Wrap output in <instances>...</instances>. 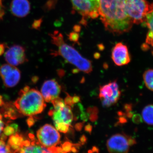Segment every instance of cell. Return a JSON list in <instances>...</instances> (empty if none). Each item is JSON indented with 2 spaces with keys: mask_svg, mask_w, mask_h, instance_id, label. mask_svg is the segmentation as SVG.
I'll use <instances>...</instances> for the list:
<instances>
[{
  "mask_svg": "<svg viewBox=\"0 0 153 153\" xmlns=\"http://www.w3.org/2000/svg\"><path fill=\"white\" fill-rule=\"evenodd\" d=\"M5 46L3 44H0V56L3 55L4 52Z\"/></svg>",
  "mask_w": 153,
  "mask_h": 153,
  "instance_id": "29",
  "label": "cell"
},
{
  "mask_svg": "<svg viewBox=\"0 0 153 153\" xmlns=\"http://www.w3.org/2000/svg\"><path fill=\"white\" fill-rule=\"evenodd\" d=\"M69 38L71 41L76 42L78 41V38H79L78 34L75 33H72L70 34Z\"/></svg>",
  "mask_w": 153,
  "mask_h": 153,
  "instance_id": "25",
  "label": "cell"
},
{
  "mask_svg": "<svg viewBox=\"0 0 153 153\" xmlns=\"http://www.w3.org/2000/svg\"><path fill=\"white\" fill-rule=\"evenodd\" d=\"M4 57L8 63L13 66H18L27 60L25 48L20 45H13L9 48Z\"/></svg>",
  "mask_w": 153,
  "mask_h": 153,
  "instance_id": "11",
  "label": "cell"
},
{
  "mask_svg": "<svg viewBox=\"0 0 153 153\" xmlns=\"http://www.w3.org/2000/svg\"><path fill=\"white\" fill-rule=\"evenodd\" d=\"M85 130L87 131H88L91 132V126H86V128H85Z\"/></svg>",
  "mask_w": 153,
  "mask_h": 153,
  "instance_id": "31",
  "label": "cell"
},
{
  "mask_svg": "<svg viewBox=\"0 0 153 153\" xmlns=\"http://www.w3.org/2000/svg\"><path fill=\"white\" fill-rule=\"evenodd\" d=\"M145 22L146 24L149 31L146 38L145 47L144 48H151L153 49V10L146 15Z\"/></svg>",
  "mask_w": 153,
  "mask_h": 153,
  "instance_id": "16",
  "label": "cell"
},
{
  "mask_svg": "<svg viewBox=\"0 0 153 153\" xmlns=\"http://www.w3.org/2000/svg\"><path fill=\"white\" fill-rule=\"evenodd\" d=\"M73 8L82 17L95 19L99 16L100 0H71Z\"/></svg>",
  "mask_w": 153,
  "mask_h": 153,
  "instance_id": "9",
  "label": "cell"
},
{
  "mask_svg": "<svg viewBox=\"0 0 153 153\" xmlns=\"http://www.w3.org/2000/svg\"><path fill=\"white\" fill-rule=\"evenodd\" d=\"M10 10L15 16L19 18L26 17L30 12V3L28 0H13Z\"/></svg>",
  "mask_w": 153,
  "mask_h": 153,
  "instance_id": "14",
  "label": "cell"
},
{
  "mask_svg": "<svg viewBox=\"0 0 153 153\" xmlns=\"http://www.w3.org/2000/svg\"><path fill=\"white\" fill-rule=\"evenodd\" d=\"M72 145L71 143L66 142L63 145V149L66 152H70L71 150Z\"/></svg>",
  "mask_w": 153,
  "mask_h": 153,
  "instance_id": "23",
  "label": "cell"
},
{
  "mask_svg": "<svg viewBox=\"0 0 153 153\" xmlns=\"http://www.w3.org/2000/svg\"><path fill=\"white\" fill-rule=\"evenodd\" d=\"M14 105V104H13ZM2 108L3 114L5 117H8L10 119L14 120L17 118V114L16 108L15 105H11L10 104L4 105Z\"/></svg>",
  "mask_w": 153,
  "mask_h": 153,
  "instance_id": "19",
  "label": "cell"
},
{
  "mask_svg": "<svg viewBox=\"0 0 153 153\" xmlns=\"http://www.w3.org/2000/svg\"><path fill=\"white\" fill-rule=\"evenodd\" d=\"M0 153H10L7 145L2 140H0Z\"/></svg>",
  "mask_w": 153,
  "mask_h": 153,
  "instance_id": "22",
  "label": "cell"
},
{
  "mask_svg": "<svg viewBox=\"0 0 153 153\" xmlns=\"http://www.w3.org/2000/svg\"><path fill=\"white\" fill-rule=\"evenodd\" d=\"M5 103L3 100L2 97L0 95V106H3L4 105Z\"/></svg>",
  "mask_w": 153,
  "mask_h": 153,
  "instance_id": "30",
  "label": "cell"
},
{
  "mask_svg": "<svg viewBox=\"0 0 153 153\" xmlns=\"http://www.w3.org/2000/svg\"><path fill=\"white\" fill-rule=\"evenodd\" d=\"M27 122L28 126L30 127L32 126L34 124L35 120H34V118L33 116H30L27 120Z\"/></svg>",
  "mask_w": 153,
  "mask_h": 153,
  "instance_id": "28",
  "label": "cell"
},
{
  "mask_svg": "<svg viewBox=\"0 0 153 153\" xmlns=\"http://www.w3.org/2000/svg\"><path fill=\"white\" fill-rule=\"evenodd\" d=\"M144 82L148 89L153 91V69H149L143 74Z\"/></svg>",
  "mask_w": 153,
  "mask_h": 153,
  "instance_id": "20",
  "label": "cell"
},
{
  "mask_svg": "<svg viewBox=\"0 0 153 153\" xmlns=\"http://www.w3.org/2000/svg\"><path fill=\"white\" fill-rule=\"evenodd\" d=\"M143 120L149 125L153 126V105H149L144 108L142 113Z\"/></svg>",
  "mask_w": 153,
  "mask_h": 153,
  "instance_id": "18",
  "label": "cell"
},
{
  "mask_svg": "<svg viewBox=\"0 0 153 153\" xmlns=\"http://www.w3.org/2000/svg\"><path fill=\"white\" fill-rule=\"evenodd\" d=\"M45 102L40 91L27 86L20 91L13 104L19 113L30 117L42 112L46 107Z\"/></svg>",
  "mask_w": 153,
  "mask_h": 153,
  "instance_id": "3",
  "label": "cell"
},
{
  "mask_svg": "<svg viewBox=\"0 0 153 153\" xmlns=\"http://www.w3.org/2000/svg\"><path fill=\"white\" fill-rule=\"evenodd\" d=\"M44 147L34 138L32 142L24 140L19 153H43Z\"/></svg>",
  "mask_w": 153,
  "mask_h": 153,
  "instance_id": "15",
  "label": "cell"
},
{
  "mask_svg": "<svg viewBox=\"0 0 153 153\" xmlns=\"http://www.w3.org/2000/svg\"><path fill=\"white\" fill-rule=\"evenodd\" d=\"M50 36L52 43L58 47V50L55 55H60L79 71L84 73L89 74L92 71L91 61L82 57L76 49L66 44L62 34L56 31Z\"/></svg>",
  "mask_w": 153,
  "mask_h": 153,
  "instance_id": "2",
  "label": "cell"
},
{
  "mask_svg": "<svg viewBox=\"0 0 153 153\" xmlns=\"http://www.w3.org/2000/svg\"><path fill=\"white\" fill-rule=\"evenodd\" d=\"M61 91V86L55 79H49L43 83L41 88V94L44 101L52 102L59 97Z\"/></svg>",
  "mask_w": 153,
  "mask_h": 153,
  "instance_id": "12",
  "label": "cell"
},
{
  "mask_svg": "<svg viewBox=\"0 0 153 153\" xmlns=\"http://www.w3.org/2000/svg\"><path fill=\"white\" fill-rule=\"evenodd\" d=\"M24 140L23 137L18 134L11 135L8 142V147L10 153H16L22 148Z\"/></svg>",
  "mask_w": 153,
  "mask_h": 153,
  "instance_id": "17",
  "label": "cell"
},
{
  "mask_svg": "<svg viewBox=\"0 0 153 153\" xmlns=\"http://www.w3.org/2000/svg\"><path fill=\"white\" fill-rule=\"evenodd\" d=\"M18 128V126L16 124H12L10 125L6 126L4 128L3 131L4 134L6 136H10L17 132Z\"/></svg>",
  "mask_w": 153,
  "mask_h": 153,
  "instance_id": "21",
  "label": "cell"
},
{
  "mask_svg": "<svg viewBox=\"0 0 153 153\" xmlns=\"http://www.w3.org/2000/svg\"><path fill=\"white\" fill-rule=\"evenodd\" d=\"M136 143L131 137L123 134L113 135L107 142V148L109 153H128L130 148Z\"/></svg>",
  "mask_w": 153,
  "mask_h": 153,
  "instance_id": "6",
  "label": "cell"
},
{
  "mask_svg": "<svg viewBox=\"0 0 153 153\" xmlns=\"http://www.w3.org/2000/svg\"><path fill=\"white\" fill-rule=\"evenodd\" d=\"M133 121L135 123H139L141 121L142 119L140 116L138 114L134 115L132 117Z\"/></svg>",
  "mask_w": 153,
  "mask_h": 153,
  "instance_id": "26",
  "label": "cell"
},
{
  "mask_svg": "<svg viewBox=\"0 0 153 153\" xmlns=\"http://www.w3.org/2000/svg\"><path fill=\"white\" fill-rule=\"evenodd\" d=\"M99 15L107 31L116 35L127 33L134 24L129 16L126 0H100Z\"/></svg>",
  "mask_w": 153,
  "mask_h": 153,
  "instance_id": "1",
  "label": "cell"
},
{
  "mask_svg": "<svg viewBox=\"0 0 153 153\" xmlns=\"http://www.w3.org/2000/svg\"><path fill=\"white\" fill-rule=\"evenodd\" d=\"M42 22V19H39V20H36L33 23V27L34 29H36V30H38L40 27L41 26V22Z\"/></svg>",
  "mask_w": 153,
  "mask_h": 153,
  "instance_id": "24",
  "label": "cell"
},
{
  "mask_svg": "<svg viewBox=\"0 0 153 153\" xmlns=\"http://www.w3.org/2000/svg\"><path fill=\"white\" fill-rule=\"evenodd\" d=\"M2 119V116L0 113V136L4 128V123Z\"/></svg>",
  "mask_w": 153,
  "mask_h": 153,
  "instance_id": "27",
  "label": "cell"
},
{
  "mask_svg": "<svg viewBox=\"0 0 153 153\" xmlns=\"http://www.w3.org/2000/svg\"><path fill=\"white\" fill-rule=\"evenodd\" d=\"M21 76L20 70L15 66L5 64L0 66V76L6 87L16 86L20 81Z\"/></svg>",
  "mask_w": 153,
  "mask_h": 153,
  "instance_id": "10",
  "label": "cell"
},
{
  "mask_svg": "<svg viewBox=\"0 0 153 153\" xmlns=\"http://www.w3.org/2000/svg\"><path fill=\"white\" fill-rule=\"evenodd\" d=\"M121 92L116 81L110 82L100 86L99 97L105 107H109L117 102Z\"/></svg>",
  "mask_w": 153,
  "mask_h": 153,
  "instance_id": "8",
  "label": "cell"
},
{
  "mask_svg": "<svg viewBox=\"0 0 153 153\" xmlns=\"http://www.w3.org/2000/svg\"><path fill=\"white\" fill-rule=\"evenodd\" d=\"M38 142L44 147L56 146L60 142V136L57 129L50 124H45L37 132Z\"/></svg>",
  "mask_w": 153,
  "mask_h": 153,
  "instance_id": "7",
  "label": "cell"
},
{
  "mask_svg": "<svg viewBox=\"0 0 153 153\" xmlns=\"http://www.w3.org/2000/svg\"><path fill=\"white\" fill-rule=\"evenodd\" d=\"M126 3L127 11L134 24L145 22L146 15L153 10V4L145 0H126Z\"/></svg>",
  "mask_w": 153,
  "mask_h": 153,
  "instance_id": "5",
  "label": "cell"
},
{
  "mask_svg": "<svg viewBox=\"0 0 153 153\" xmlns=\"http://www.w3.org/2000/svg\"><path fill=\"white\" fill-rule=\"evenodd\" d=\"M54 108L49 111L55 127L60 125L71 126L74 119L71 107L65 104L62 99L58 97L52 101Z\"/></svg>",
  "mask_w": 153,
  "mask_h": 153,
  "instance_id": "4",
  "label": "cell"
},
{
  "mask_svg": "<svg viewBox=\"0 0 153 153\" xmlns=\"http://www.w3.org/2000/svg\"><path fill=\"white\" fill-rule=\"evenodd\" d=\"M111 57L113 61L118 66L127 65L131 61L127 47L122 43H117L113 48Z\"/></svg>",
  "mask_w": 153,
  "mask_h": 153,
  "instance_id": "13",
  "label": "cell"
}]
</instances>
